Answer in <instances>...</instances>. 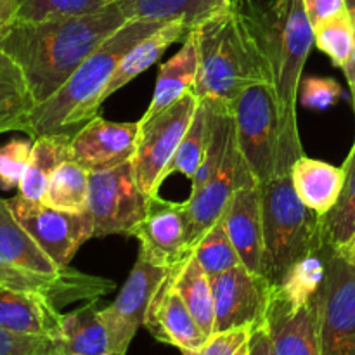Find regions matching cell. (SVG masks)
Segmentation results:
<instances>
[{
    "mask_svg": "<svg viewBox=\"0 0 355 355\" xmlns=\"http://www.w3.org/2000/svg\"><path fill=\"white\" fill-rule=\"evenodd\" d=\"M170 277L177 293L182 297L184 304L196 319L201 331L210 338L215 331V305L211 277L200 266L191 252L182 262L170 269Z\"/></svg>",
    "mask_w": 355,
    "mask_h": 355,
    "instance_id": "cb8c5ba5",
    "label": "cell"
},
{
    "mask_svg": "<svg viewBox=\"0 0 355 355\" xmlns=\"http://www.w3.org/2000/svg\"><path fill=\"white\" fill-rule=\"evenodd\" d=\"M198 38V99L232 104L253 83H272L267 59L243 17L239 0L224 3L193 26Z\"/></svg>",
    "mask_w": 355,
    "mask_h": 355,
    "instance_id": "277c9868",
    "label": "cell"
},
{
    "mask_svg": "<svg viewBox=\"0 0 355 355\" xmlns=\"http://www.w3.org/2000/svg\"><path fill=\"white\" fill-rule=\"evenodd\" d=\"M139 130V121L116 123L97 114L73 135L69 155L89 173L116 168L134 158Z\"/></svg>",
    "mask_w": 355,
    "mask_h": 355,
    "instance_id": "2e32d148",
    "label": "cell"
},
{
    "mask_svg": "<svg viewBox=\"0 0 355 355\" xmlns=\"http://www.w3.org/2000/svg\"><path fill=\"white\" fill-rule=\"evenodd\" d=\"M193 252L200 266L210 277L220 276L241 263L222 218L201 236Z\"/></svg>",
    "mask_w": 355,
    "mask_h": 355,
    "instance_id": "836d02e7",
    "label": "cell"
},
{
    "mask_svg": "<svg viewBox=\"0 0 355 355\" xmlns=\"http://www.w3.org/2000/svg\"><path fill=\"white\" fill-rule=\"evenodd\" d=\"M259 184L253 179L252 172L246 166L241 153H239L236 134L229 144L227 155L218 166L217 172L210 177L207 184L198 191L191 193L189 200H186L187 227H189L191 245H196L201 236L214 224H217L224 215L229 201L232 200L239 187Z\"/></svg>",
    "mask_w": 355,
    "mask_h": 355,
    "instance_id": "5bb4252c",
    "label": "cell"
},
{
    "mask_svg": "<svg viewBox=\"0 0 355 355\" xmlns=\"http://www.w3.org/2000/svg\"><path fill=\"white\" fill-rule=\"evenodd\" d=\"M144 326L158 342L175 347L180 352L200 349L208 340L173 288L170 270L149 305Z\"/></svg>",
    "mask_w": 355,
    "mask_h": 355,
    "instance_id": "ac0fdd59",
    "label": "cell"
},
{
    "mask_svg": "<svg viewBox=\"0 0 355 355\" xmlns=\"http://www.w3.org/2000/svg\"><path fill=\"white\" fill-rule=\"evenodd\" d=\"M250 355H272V349H270V340L267 335L266 326L255 329L252 338V352Z\"/></svg>",
    "mask_w": 355,
    "mask_h": 355,
    "instance_id": "b9f144b4",
    "label": "cell"
},
{
    "mask_svg": "<svg viewBox=\"0 0 355 355\" xmlns=\"http://www.w3.org/2000/svg\"><path fill=\"white\" fill-rule=\"evenodd\" d=\"M315 318L319 355H355V266L333 248L315 297Z\"/></svg>",
    "mask_w": 355,
    "mask_h": 355,
    "instance_id": "30bf717a",
    "label": "cell"
},
{
    "mask_svg": "<svg viewBox=\"0 0 355 355\" xmlns=\"http://www.w3.org/2000/svg\"><path fill=\"white\" fill-rule=\"evenodd\" d=\"M127 19H182L191 28L217 7L215 0H116Z\"/></svg>",
    "mask_w": 355,
    "mask_h": 355,
    "instance_id": "f546056e",
    "label": "cell"
},
{
    "mask_svg": "<svg viewBox=\"0 0 355 355\" xmlns=\"http://www.w3.org/2000/svg\"><path fill=\"white\" fill-rule=\"evenodd\" d=\"M0 288L33 291L54 305L68 304L75 291L69 267H59L0 200Z\"/></svg>",
    "mask_w": 355,
    "mask_h": 355,
    "instance_id": "8992f818",
    "label": "cell"
},
{
    "mask_svg": "<svg viewBox=\"0 0 355 355\" xmlns=\"http://www.w3.org/2000/svg\"><path fill=\"white\" fill-rule=\"evenodd\" d=\"M163 23L166 21L128 19L76 68L54 96L33 107L24 134L30 139L44 135L71 139L83 125L97 116L103 106L101 94L123 55Z\"/></svg>",
    "mask_w": 355,
    "mask_h": 355,
    "instance_id": "3957f363",
    "label": "cell"
},
{
    "mask_svg": "<svg viewBox=\"0 0 355 355\" xmlns=\"http://www.w3.org/2000/svg\"><path fill=\"white\" fill-rule=\"evenodd\" d=\"M198 103L196 94L189 92L148 120H139L141 130L130 162L135 180L148 196H156L165 182L163 173L193 120Z\"/></svg>",
    "mask_w": 355,
    "mask_h": 355,
    "instance_id": "ba28073f",
    "label": "cell"
},
{
    "mask_svg": "<svg viewBox=\"0 0 355 355\" xmlns=\"http://www.w3.org/2000/svg\"><path fill=\"white\" fill-rule=\"evenodd\" d=\"M149 198L135 180L132 162L116 168L90 172L87 211L94 222V238L130 234L146 217Z\"/></svg>",
    "mask_w": 355,
    "mask_h": 355,
    "instance_id": "9c48e42d",
    "label": "cell"
},
{
    "mask_svg": "<svg viewBox=\"0 0 355 355\" xmlns=\"http://www.w3.org/2000/svg\"><path fill=\"white\" fill-rule=\"evenodd\" d=\"M66 354L64 349H62L61 342L58 340H45L37 350H33L30 355H62Z\"/></svg>",
    "mask_w": 355,
    "mask_h": 355,
    "instance_id": "ee69618b",
    "label": "cell"
},
{
    "mask_svg": "<svg viewBox=\"0 0 355 355\" xmlns=\"http://www.w3.org/2000/svg\"><path fill=\"white\" fill-rule=\"evenodd\" d=\"M314 45H318L319 51L324 52L333 64L343 71L349 66L355 49L354 26L349 10H342L314 26Z\"/></svg>",
    "mask_w": 355,
    "mask_h": 355,
    "instance_id": "d6a6232c",
    "label": "cell"
},
{
    "mask_svg": "<svg viewBox=\"0 0 355 355\" xmlns=\"http://www.w3.org/2000/svg\"><path fill=\"white\" fill-rule=\"evenodd\" d=\"M66 355H78V354H66Z\"/></svg>",
    "mask_w": 355,
    "mask_h": 355,
    "instance_id": "7dc6e473",
    "label": "cell"
},
{
    "mask_svg": "<svg viewBox=\"0 0 355 355\" xmlns=\"http://www.w3.org/2000/svg\"><path fill=\"white\" fill-rule=\"evenodd\" d=\"M111 2H116V0H111Z\"/></svg>",
    "mask_w": 355,
    "mask_h": 355,
    "instance_id": "c3c4849f",
    "label": "cell"
},
{
    "mask_svg": "<svg viewBox=\"0 0 355 355\" xmlns=\"http://www.w3.org/2000/svg\"><path fill=\"white\" fill-rule=\"evenodd\" d=\"M59 342L66 354L114 355L97 300L87 302L83 307L62 314Z\"/></svg>",
    "mask_w": 355,
    "mask_h": 355,
    "instance_id": "d4e9b609",
    "label": "cell"
},
{
    "mask_svg": "<svg viewBox=\"0 0 355 355\" xmlns=\"http://www.w3.org/2000/svg\"><path fill=\"white\" fill-rule=\"evenodd\" d=\"M14 217L59 267H69L83 243L94 238L89 211H62L16 194L7 200Z\"/></svg>",
    "mask_w": 355,
    "mask_h": 355,
    "instance_id": "8fae6325",
    "label": "cell"
},
{
    "mask_svg": "<svg viewBox=\"0 0 355 355\" xmlns=\"http://www.w3.org/2000/svg\"><path fill=\"white\" fill-rule=\"evenodd\" d=\"M222 222L243 266L252 272L263 276L266 248L259 184H250L236 191L222 215Z\"/></svg>",
    "mask_w": 355,
    "mask_h": 355,
    "instance_id": "e0dca14e",
    "label": "cell"
},
{
    "mask_svg": "<svg viewBox=\"0 0 355 355\" xmlns=\"http://www.w3.org/2000/svg\"><path fill=\"white\" fill-rule=\"evenodd\" d=\"M33 139H10L0 146V189H17L31 158Z\"/></svg>",
    "mask_w": 355,
    "mask_h": 355,
    "instance_id": "d590c367",
    "label": "cell"
},
{
    "mask_svg": "<svg viewBox=\"0 0 355 355\" xmlns=\"http://www.w3.org/2000/svg\"><path fill=\"white\" fill-rule=\"evenodd\" d=\"M198 69H200L198 38L191 28L189 33L182 40V47L179 49V52L159 66L155 92L142 120H148L182 96L193 92L196 85Z\"/></svg>",
    "mask_w": 355,
    "mask_h": 355,
    "instance_id": "7402d4cb",
    "label": "cell"
},
{
    "mask_svg": "<svg viewBox=\"0 0 355 355\" xmlns=\"http://www.w3.org/2000/svg\"><path fill=\"white\" fill-rule=\"evenodd\" d=\"M263 225V276L279 286L295 262L322 248L319 217L295 191L291 173L260 184Z\"/></svg>",
    "mask_w": 355,
    "mask_h": 355,
    "instance_id": "5b68a950",
    "label": "cell"
},
{
    "mask_svg": "<svg viewBox=\"0 0 355 355\" xmlns=\"http://www.w3.org/2000/svg\"><path fill=\"white\" fill-rule=\"evenodd\" d=\"M266 329L272 355H319L315 300L295 309L274 288Z\"/></svg>",
    "mask_w": 355,
    "mask_h": 355,
    "instance_id": "d6986e66",
    "label": "cell"
},
{
    "mask_svg": "<svg viewBox=\"0 0 355 355\" xmlns=\"http://www.w3.org/2000/svg\"><path fill=\"white\" fill-rule=\"evenodd\" d=\"M291 180L298 198L322 217L338 200L343 186V168L304 155L291 168Z\"/></svg>",
    "mask_w": 355,
    "mask_h": 355,
    "instance_id": "603a6c76",
    "label": "cell"
},
{
    "mask_svg": "<svg viewBox=\"0 0 355 355\" xmlns=\"http://www.w3.org/2000/svg\"><path fill=\"white\" fill-rule=\"evenodd\" d=\"M343 186L331 210L319 220L322 246L340 250L355 234V141L342 165Z\"/></svg>",
    "mask_w": 355,
    "mask_h": 355,
    "instance_id": "4316f807",
    "label": "cell"
},
{
    "mask_svg": "<svg viewBox=\"0 0 355 355\" xmlns=\"http://www.w3.org/2000/svg\"><path fill=\"white\" fill-rule=\"evenodd\" d=\"M61 309L33 291L0 288V329L35 338H61Z\"/></svg>",
    "mask_w": 355,
    "mask_h": 355,
    "instance_id": "ffe728a7",
    "label": "cell"
},
{
    "mask_svg": "<svg viewBox=\"0 0 355 355\" xmlns=\"http://www.w3.org/2000/svg\"><path fill=\"white\" fill-rule=\"evenodd\" d=\"M343 97V89L335 78L305 76L298 89V103L307 110L324 111L335 106Z\"/></svg>",
    "mask_w": 355,
    "mask_h": 355,
    "instance_id": "8d00e7d4",
    "label": "cell"
},
{
    "mask_svg": "<svg viewBox=\"0 0 355 355\" xmlns=\"http://www.w3.org/2000/svg\"><path fill=\"white\" fill-rule=\"evenodd\" d=\"M71 139L61 135H44L33 139L31 158L23 179L17 186V194L31 201H42L51 175L64 159H71L69 155Z\"/></svg>",
    "mask_w": 355,
    "mask_h": 355,
    "instance_id": "83f0119b",
    "label": "cell"
},
{
    "mask_svg": "<svg viewBox=\"0 0 355 355\" xmlns=\"http://www.w3.org/2000/svg\"><path fill=\"white\" fill-rule=\"evenodd\" d=\"M229 2H232V0H215V3H217V7L224 6V3H229ZM217 7H215V9H217Z\"/></svg>",
    "mask_w": 355,
    "mask_h": 355,
    "instance_id": "bcb514c9",
    "label": "cell"
},
{
    "mask_svg": "<svg viewBox=\"0 0 355 355\" xmlns=\"http://www.w3.org/2000/svg\"><path fill=\"white\" fill-rule=\"evenodd\" d=\"M111 0H17L16 21L38 23V21L59 19V17L83 16L97 12Z\"/></svg>",
    "mask_w": 355,
    "mask_h": 355,
    "instance_id": "e575fe53",
    "label": "cell"
},
{
    "mask_svg": "<svg viewBox=\"0 0 355 355\" xmlns=\"http://www.w3.org/2000/svg\"><path fill=\"white\" fill-rule=\"evenodd\" d=\"M336 252H338L340 255L347 260V262H350L352 266H355V234L352 236V239H350L347 245H343L342 248L336 250Z\"/></svg>",
    "mask_w": 355,
    "mask_h": 355,
    "instance_id": "f6af8a7d",
    "label": "cell"
},
{
    "mask_svg": "<svg viewBox=\"0 0 355 355\" xmlns=\"http://www.w3.org/2000/svg\"><path fill=\"white\" fill-rule=\"evenodd\" d=\"M116 3L83 16L14 21L0 33V49L16 61L40 104L54 96L80 64L127 23Z\"/></svg>",
    "mask_w": 355,
    "mask_h": 355,
    "instance_id": "6da1fadb",
    "label": "cell"
},
{
    "mask_svg": "<svg viewBox=\"0 0 355 355\" xmlns=\"http://www.w3.org/2000/svg\"><path fill=\"white\" fill-rule=\"evenodd\" d=\"M274 284L262 274H255L243 263L211 277L215 305V331L234 328L259 329L266 326Z\"/></svg>",
    "mask_w": 355,
    "mask_h": 355,
    "instance_id": "4fadbf2b",
    "label": "cell"
},
{
    "mask_svg": "<svg viewBox=\"0 0 355 355\" xmlns=\"http://www.w3.org/2000/svg\"><path fill=\"white\" fill-rule=\"evenodd\" d=\"M329 246H322L318 252L304 257L295 262L283 277L277 291L293 305L295 309L304 307L315 300L326 279L328 269Z\"/></svg>",
    "mask_w": 355,
    "mask_h": 355,
    "instance_id": "f1b7e54d",
    "label": "cell"
},
{
    "mask_svg": "<svg viewBox=\"0 0 355 355\" xmlns=\"http://www.w3.org/2000/svg\"><path fill=\"white\" fill-rule=\"evenodd\" d=\"M35 106L37 103L21 68L0 49V134H24Z\"/></svg>",
    "mask_w": 355,
    "mask_h": 355,
    "instance_id": "484cf974",
    "label": "cell"
},
{
    "mask_svg": "<svg viewBox=\"0 0 355 355\" xmlns=\"http://www.w3.org/2000/svg\"><path fill=\"white\" fill-rule=\"evenodd\" d=\"M243 17L255 37L272 75L283 121V144L276 175L291 173L304 156L297 123L302 73L314 45V26L304 0H239Z\"/></svg>",
    "mask_w": 355,
    "mask_h": 355,
    "instance_id": "7a4b0ae2",
    "label": "cell"
},
{
    "mask_svg": "<svg viewBox=\"0 0 355 355\" xmlns=\"http://www.w3.org/2000/svg\"><path fill=\"white\" fill-rule=\"evenodd\" d=\"M49 338L14 335L0 329V355H30Z\"/></svg>",
    "mask_w": 355,
    "mask_h": 355,
    "instance_id": "f35d334b",
    "label": "cell"
},
{
    "mask_svg": "<svg viewBox=\"0 0 355 355\" xmlns=\"http://www.w3.org/2000/svg\"><path fill=\"white\" fill-rule=\"evenodd\" d=\"M89 172L73 159H64L51 175L42 203L62 211H85Z\"/></svg>",
    "mask_w": 355,
    "mask_h": 355,
    "instance_id": "4dcf8cb0",
    "label": "cell"
},
{
    "mask_svg": "<svg viewBox=\"0 0 355 355\" xmlns=\"http://www.w3.org/2000/svg\"><path fill=\"white\" fill-rule=\"evenodd\" d=\"M232 114L239 153L260 186L276 177L283 144L279 101L272 83L246 87L232 103Z\"/></svg>",
    "mask_w": 355,
    "mask_h": 355,
    "instance_id": "52a82bcc",
    "label": "cell"
},
{
    "mask_svg": "<svg viewBox=\"0 0 355 355\" xmlns=\"http://www.w3.org/2000/svg\"><path fill=\"white\" fill-rule=\"evenodd\" d=\"M210 114L211 106L208 99H200L194 116L173 155L172 162L166 166L163 179L172 173L179 172L189 180L194 179L201 162H203L205 149H207L208 134H210Z\"/></svg>",
    "mask_w": 355,
    "mask_h": 355,
    "instance_id": "1f68e13d",
    "label": "cell"
},
{
    "mask_svg": "<svg viewBox=\"0 0 355 355\" xmlns=\"http://www.w3.org/2000/svg\"><path fill=\"white\" fill-rule=\"evenodd\" d=\"M128 236L139 241V252L168 269L182 262L194 248L189 241L186 203L166 201L159 194L149 198L146 217Z\"/></svg>",
    "mask_w": 355,
    "mask_h": 355,
    "instance_id": "9a60e30c",
    "label": "cell"
},
{
    "mask_svg": "<svg viewBox=\"0 0 355 355\" xmlns=\"http://www.w3.org/2000/svg\"><path fill=\"white\" fill-rule=\"evenodd\" d=\"M305 10L312 26L336 16L347 9V0H304Z\"/></svg>",
    "mask_w": 355,
    "mask_h": 355,
    "instance_id": "ab89813d",
    "label": "cell"
},
{
    "mask_svg": "<svg viewBox=\"0 0 355 355\" xmlns=\"http://www.w3.org/2000/svg\"><path fill=\"white\" fill-rule=\"evenodd\" d=\"M347 10L350 14V19H352V26H354V37H355V0H347ZM347 76V82H349L350 92H352V101H354V111H355V49H354V55L350 59L349 66L343 69Z\"/></svg>",
    "mask_w": 355,
    "mask_h": 355,
    "instance_id": "60d3db41",
    "label": "cell"
},
{
    "mask_svg": "<svg viewBox=\"0 0 355 355\" xmlns=\"http://www.w3.org/2000/svg\"><path fill=\"white\" fill-rule=\"evenodd\" d=\"M189 30L191 26L182 19L166 21V23H163L158 30L153 31V33L148 35L146 38H142L139 44H135L134 47L123 55L120 64L114 69L113 76H111L110 82L104 87L103 94H101V104H103L107 97L113 96L116 90H120L121 87L130 83L135 76L144 73L149 66L155 64L170 45L175 44V42L179 40H184L186 35L189 33Z\"/></svg>",
    "mask_w": 355,
    "mask_h": 355,
    "instance_id": "44dd1931",
    "label": "cell"
},
{
    "mask_svg": "<svg viewBox=\"0 0 355 355\" xmlns=\"http://www.w3.org/2000/svg\"><path fill=\"white\" fill-rule=\"evenodd\" d=\"M253 328H234L214 333L203 347L196 350H182V355H250Z\"/></svg>",
    "mask_w": 355,
    "mask_h": 355,
    "instance_id": "74e56055",
    "label": "cell"
},
{
    "mask_svg": "<svg viewBox=\"0 0 355 355\" xmlns=\"http://www.w3.org/2000/svg\"><path fill=\"white\" fill-rule=\"evenodd\" d=\"M17 0H0V33L16 21Z\"/></svg>",
    "mask_w": 355,
    "mask_h": 355,
    "instance_id": "7bdbcfd3",
    "label": "cell"
},
{
    "mask_svg": "<svg viewBox=\"0 0 355 355\" xmlns=\"http://www.w3.org/2000/svg\"><path fill=\"white\" fill-rule=\"evenodd\" d=\"M168 270V267L153 262L149 257L139 252L137 262L118 297L110 307L101 309V318L107 329L111 352L114 355H127L135 333L144 326L149 305Z\"/></svg>",
    "mask_w": 355,
    "mask_h": 355,
    "instance_id": "7c38bea8",
    "label": "cell"
}]
</instances>
